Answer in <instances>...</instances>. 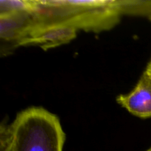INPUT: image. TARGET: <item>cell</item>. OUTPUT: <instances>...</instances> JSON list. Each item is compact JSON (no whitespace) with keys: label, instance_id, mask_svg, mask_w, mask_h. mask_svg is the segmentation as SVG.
<instances>
[{"label":"cell","instance_id":"3","mask_svg":"<svg viewBox=\"0 0 151 151\" xmlns=\"http://www.w3.org/2000/svg\"><path fill=\"white\" fill-rule=\"evenodd\" d=\"M35 24L33 13L27 12L0 14V41L1 57L19 48L21 41Z\"/></svg>","mask_w":151,"mask_h":151},{"label":"cell","instance_id":"4","mask_svg":"<svg viewBox=\"0 0 151 151\" xmlns=\"http://www.w3.org/2000/svg\"><path fill=\"white\" fill-rule=\"evenodd\" d=\"M78 35V30L60 24L36 25L21 41L20 47H38L44 51L71 42Z\"/></svg>","mask_w":151,"mask_h":151},{"label":"cell","instance_id":"5","mask_svg":"<svg viewBox=\"0 0 151 151\" xmlns=\"http://www.w3.org/2000/svg\"><path fill=\"white\" fill-rule=\"evenodd\" d=\"M116 101L129 113L141 119L151 117V77L145 71L134 89L117 96Z\"/></svg>","mask_w":151,"mask_h":151},{"label":"cell","instance_id":"8","mask_svg":"<svg viewBox=\"0 0 151 151\" xmlns=\"http://www.w3.org/2000/svg\"><path fill=\"white\" fill-rule=\"evenodd\" d=\"M149 19V20H150V22H151V17H150V18H149V19Z\"/></svg>","mask_w":151,"mask_h":151},{"label":"cell","instance_id":"6","mask_svg":"<svg viewBox=\"0 0 151 151\" xmlns=\"http://www.w3.org/2000/svg\"><path fill=\"white\" fill-rule=\"evenodd\" d=\"M145 71V72L151 77V56H150V60H149V62L147 63V66H146V69Z\"/></svg>","mask_w":151,"mask_h":151},{"label":"cell","instance_id":"1","mask_svg":"<svg viewBox=\"0 0 151 151\" xmlns=\"http://www.w3.org/2000/svg\"><path fill=\"white\" fill-rule=\"evenodd\" d=\"M36 25L60 24L77 30L101 32L122 16L151 17V0H35Z\"/></svg>","mask_w":151,"mask_h":151},{"label":"cell","instance_id":"7","mask_svg":"<svg viewBox=\"0 0 151 151\" xmlns=\"http://www.w3.org/2000/svg\"><path fill=\"white\" fill-rule=\"evenodd\" d=\"M145 151H151V146H150V147H149V148H148V149H147V150H145Z\"/></svg>","mask_w":151,"mask_h":151},{"label":"cell","instance_id":"2","mask_svg":"<svg viewBox=\"0 0 151 151\" xmlns=\"http://www.w3.org/2000/svg\"><path fill=\"white\" fill-rule=\"evenodd\" d=\"M66 134L57 115L42 107L27 108L0 127V151H63Z\"/></svg>","mask_w":151,"mask_h":151}]
</instances>
